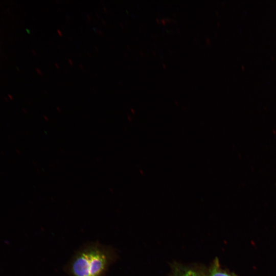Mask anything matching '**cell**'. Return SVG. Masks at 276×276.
I'll return each mask as SVG.
<instances>
[{"label": "cell", "mask_w": 276, "mask_h": 276, "mask_svg": "<svg viewBox=\"0 0 276 276\" xmlns=\"http://www.w3.org/2000/svg\"><path fill=\"white\" fill-rule=\"evenodd\" d=\"M117 258L112 247L90 243L74 255L67 265V272L70 276H104Z\"/></svg>", "instance_id": "obj_1"}, {"label": "cell", "mask_w": 276, "mask_h": 276, "mask_svg": "<svg viewBox=\"0 0 276 276\" xmlns=\"http://www.w3.org/2000/svg\"><path fill=\"white\" fill-rule=\"evenodd\" d=\"M202 274L203 276H237L222 269L217 258L213 261L206 271L202 273Z\"/></svg>", "instance_id": "obj_2"}, {"label": "cell", "mask_w": 276, "mask_h": 276, "mask_svg": "<svg viewBox=\"0 0 276 276\" xmlns=\"http://www.w3.org/2000/svg\"><path fill=\"white\" fill-rule=\"evenodd\" d=\"M173 276H203L202 273L193 269L178 268L175 269Z\"/></svg>", "instance_id": "obj_3"}, {"label": "cell", "mask_w": 276, "mask_h": 276, "mask_svg": "<svg viewBox=\"0 0 276 276\" xmlns=\"http://www.w3.org/2000/svg\"><path fill=\"white\" fill-rule=\"evenodd\" d=\"M58 32H59V33H60V31H59V30H58ZM60 35H61V34L60 33Z\"/></svg>", "instance_id": "obj_4"}]
</instances>
